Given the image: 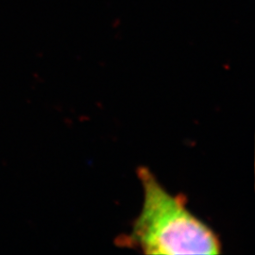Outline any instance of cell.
Here are the masks:
<instances>
[{
	"label": "cell",
	"instance_id": "1",
	"mask_svg": "<svg viewBox=\"0 0 255 255\" xmlns=\"http://www.w3.org/2000/svg\"><path fill=\"white\" fill-rule=\"evenodd\" d=\"M143 203L125 244L145 255H219L217 234L187 208L183 195H172L147 167L137 170Z\"/></svg>",
	"mask_w": 255,
	"mask_h": 255
}]
</instances>
